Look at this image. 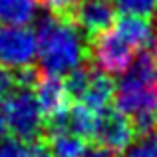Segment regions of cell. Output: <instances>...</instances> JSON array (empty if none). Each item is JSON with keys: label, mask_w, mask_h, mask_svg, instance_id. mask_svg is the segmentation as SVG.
Here are the masks:
<instances>
[{"label": "cell", "mask_w": 157, "mask_h": 157, "mask_svg": "<svg viewBox=\"0 0 157 157\" xmlns=\"http://www.w3.org/2000/svg\"><path fill=\"white\" fill-rule=\"evenodd\" d=\"M115 109L137 135L157 133V50L139 52L115 86Z\"/></svg>", "instance_id": "6da1fadb"}, {"label": "cell", "mask_w": 157, "mask_h": 157, "mask_svg": "<svg viewBox=\"0 0 157 157\" xmlns=\"http://www.w3.org/2000/svg\"><path fill=\"white\" fill-rule=\"evenodd\" d=\"M36 40L42 74L58 78L68 76L76 68L84 66L90 56L88 38L70 16H58L52 12L44 16L36 28Z\"/></svg>", "instance_id": "7a4b0ae2"}, {"label": "cell", "mask_w": 157, "mask_h": 157, "mask_svg": "<svg viewBox=\"0 0 157 157\" xmlns=\"http://www.w3.org/2000/svg\"><path fill=\"white\" fill-rule=\"evenodd\" d=\"M8 131L20 141H38L46 129V117L42 113L34 92L28 88H16L6 100L0 101Z\"/></svg>", "instance_id": "3957f363"}, {"label": "cell", "mask_w": 157, "mask_h": 157, "mask_svg": "<svg viewBox=\"0 0 157 157\" xmlns=\"http://www.w3.org/2000/svg\"><path fill=\"white\" fill-rule=\"evenodd\" d=\"M64 86L74 104H82L96 113L109 109L115 98L113 80L98 68L80 66L66 76Z\"/></svg>", "instance_id": "277c9868"}, {"label": "cell", "mask_w": 157, "mask_h": 157, "mask_svg": "<svg viewBox=\"0 0 157 157\" xmlns=\"http://www.w3.org/2000/svg\"><path fill=\"white\" fill-rule=\"evenodd\" d=\"M38 60L36 30L30 26L0 24V64L8 70H24Z\"/></svg>", "instance_id": "5b68a950"}, {"label": "cell", "mask_w": 157, "mask_h": 157, "mask_svg": "<svg viewBox=\"0 0 157 157\" xmlns=\"http://www.w3.org/2000/svg\"><path fill=\"white\" fill-rule=\"evenodd\" d=\"M90 42H92L90 56H92L94 64H96V68L100 72L107 74V76H121L129 68L133 58L137 56L135 48L129 42H125L113 30V26L104 34L90 40Z\"/></svg>", "instance_id": "8992f818"}, {"label": "cell", "mask_w": 157, "mask_h": 157, "mask_svg": "<svg viewBox=\"0 0 157 157\" xmlns=\"http://www.w3.org/2000/svg\"><path fill=\"white\" fill-rule=\"evenodd\" d=\"M135 135L137 133H135L131 121L121 111L109 107V109L98 113L94 139L100 145L115 151V153H125L127 147L135 141Z\"/></svg>", "instance_id": "52a82bcc"}, {"label": "cell", "mask_w": 157, "mask_h": 157, "mask_svg": "<svg viewBox=\"0 0 157 157\" xmlns=\"http://www.w3.org/2000/svg\"><path fill=\"white\" fill-rule=\"evenodd\" d=\"M115 6L111 0H80L70 18L88 40L107 32L115 22Z\"/></svg>", "instance_id": "ba28073f"}, {"label": "cell", "mask_w": 157, "mask_h": 157, "mask_svg": "<svg viewBox=\"0 0 157 157\" xmlns=\"http://www.w3.org/2000/svg\"><path fill=\"white\" fill-rule=\"evenodd\" d=\"M36 100H38L42 113L46 117V121L56 119L72 105V100L68 96V90L64 86V80H60L58 76H50V74H40L36 80L34 88Z\"/></svg>", "instance_id": "9c48e42d"}, {"label": "cell", "mask_w": 157, "mask_h": 157, "mask_svg": "<svg viewBox=\"0 0 157 157\" xmlns=\"http://www.w3.org/2000/svg\"><path fill=\"white\" fill-rule=\"evenodd\" d=\"M42 141L48 145L54 157H82V153L88 149V139L62 129L44 131Z\"/></svg>", "instance_id": "30bf717a"}, {"label": "cell", "mask_w": 157, "mask_h": 157, "mask_svg": "<svg viewBox=\"0 0 157 157\" xmlns=\"http://www.w3.org/2000/svg\"><path fill=\"white\" fill-rule=\"evenodd\" d=\"M42 0H0V24L30 26L40 12Z\"/></svg>", "instance_id": "8fae6325"}, {"label": "cell", "mask_w": 157, "mask_h": 157, "mask_svg": "<svg viewBox=\"0 0 157 157\" xmlns=\"http://www.w3.org/2000/svg\"><path fill=\"white\" fill-rule=\"evenodd\" d=\"M115 10L121 12L123 16H139V18H147L153 14V8L157 0H111Z\"/></svg>", "instance_id": "7c38bea8"}, {"label": "cell", "mask_w": 157, "mask_h": 157, "mask_svg": "<svg viewBox=\"0 0 157 157\" xmlns=\"http://www.w3.org/2000/svg\"><path fill=\"white\" fill-rule=\"evenodd\" d=\"M125 157H157V135H143L139 141H133Z\"/></svg>", "instance_id": "4fadbf2b"}, {"label": "cell", "mask_w": 157, "mask_h": 157, "mask_svg": "<svg viewBox=\"0 0 157 157\" xmlns=\"http://www.w3.org/2000/svg\"><path fill=\"white\" fill-rule=\"evenodd\" d=\"M16 88H18V84H16V74L0 64V101L6 100Z\"/></svg>", "instance_id": "5bb4252c"}, {"label": "cell", "mask_w": 157, "mask_h": 157, "mask_svg": "<svg viewBox=\"0 0 157 157\" xmlns=\"http://www.w3.org/2000/svg\"><path fill=\"white\" fill-rule=\"evenodd\" d=\"M80 0H42V4L52 12V14L58 16H70L72 10L78 6Z\"/></svg>", "instance_id": "9a60e30c"}, {"label": "cell", "mask_w": 157, "mask_h": 157, "mask_svg": "<svg viewBox=\"0 0 157 157\" xmlns=\"http://www.w3.org/2000/svg\"><path fill=\"white\" fill-rule=\"evenodd\" d=\"M26 145L20 139H4L0 141V157H24Z\"/></svg>", "instance_id": "2e32d148"}, {"label": "cell", "mask_w": 157, "mask_h": 157, "mask_svg": "<svg viewBox=\"0 0 157 157\" xmlns=\"http://www.w3.org/2000/svg\"><path fill=\"white\" fill-rule=\"evenodd\" d=\"M24 157H54L52 151L48 149V145L42 141V139H38V141H32L30 147H26V155Z\"/></svg>", "instance_id": "e0dca14e"}, {"label": "cell", "mask_w": 157, "mask_h": 157, "mask_svg": "<svg viewBox=\"0 0 157 157\" xmlns=\"http://www.w3.org/2000/svg\"><path fill=\"white\" fill-rule=\"evenodd\" d=\"M82 157H119V153L107 149L104 145H96V147H88V149L82 153Z\"/></svg>", "instance_id": "ac0fdd59"}, {"label": "cell", "mask_w": 157, "mask_h": 157, "mask_svg": "<svg viewBox=\"0 0 157 157\" xmlns=\"http://www.w3.org/2000/svg\"><path fill=\"white\" fill-rule=\"evenodd\" d=\"M6 135H8V125H6V121H4L2 113H0V141H4Z\"/></svg>", "instance_id": "d6986e66"}, {"label": "cell", "mask_w": 157, "mask_h": 157, "mask_svg": "<svg viewBox=\"0 0 157 157\" xmlns=\"http://www.w3.org/2000/svg\"><path fill=\"white\" fill-rule=\"evenodd\" d=\"M153 22H155V34H157V4H155V8H153Z\"/></svg>", "instance_id": "ffe728a7"}]
</instances>
